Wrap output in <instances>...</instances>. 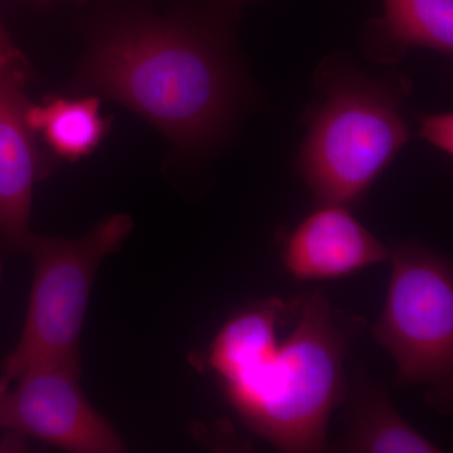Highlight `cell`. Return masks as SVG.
Returning a JSON list of instances; mask_svg holds the SVG:
<instances>
[{
    "mask_svg": "<svg viewBox=\"0 0 453 453\" xmlns=\"http://www.w3.org/2000/svg\"><path fill=\"white\" fill-rule=\"evenodd\" d=\"M383 14L366 23L362 49L375 65L399 64L410 49L453 53V0H383Z\"/></svg>",
    "mask_w": 453,
    "mask_h": 453,
    "instance_id": "obj_9",
    "label": "cell"
},
{
    "mask_svg": "<svg viewBox=\"0 0 453 453\" xmlns=\"http://www.w3.org/2000/svg\"><path fill=\"white\" fill-rule=\"evenodd\" d=\"M349 395L347 428L332 451L349 453H437L434 442L405 421L390 402L387 389L366 377L353 380Z\"/></svg>",
    "mask_w": 453,
    "mask_h": 453,
    "instance_id": "obj_10",
    "label": "cell"
},
{
    "mask_svg": "<svg viewBox=\"0 0 453 453\" xmlns=\"http://www.w3.org/2000/svg\"><path fill=\"white\" fill-rule=\"evenodd\" d=\"M388 292L372 335L395 360V383L425 386L443 414L453 402V268L446 256L417 242L390 250Z\"/></svg>",
    "mask_w": 453,
    "mask_h": 453,
    "instance_id": "obj_5",
    "label": "cell"
},
{
    "mask_svg": "<svg viewBox=\"0 0 453 453\" xmlns=\"http://www.w3.org/2000/svg\"><path fill=\"white\" fill-rule=\"evenodd\" d=\"M389 257L388 247L342 205L319 204L281 241L283 267L299 281L342 279Z\"/></svg>",
    "mask_w": 453,
    "mask_h": 453,
    "instance_id": "obj_7",
    "label": "cell"
},
{
    "mask_svg": "<svg viewBox=\"0 0 453 453\" xmlns=\"http://www.w3.org/2000/svg\"><path fill=\"white\" fill-rule=\"evenodd\" d=\"M22 85L14 74L0 71V237L20 252L31 234L33 189L42 165Z\"/></svg>",
    "mask_w": 453,
    "mask_h": 453,
    "instance_id": "obj_8",
    "label": "cell"
},
{
    "mask_svg": "<svg viewBox=\"0 0 453 453\" xmlns=\"http://www.w3.org/2000/svg\"><path fill=\"white\" fill-rule=\"evenodd\" d=\"M27 122L42 134L53 153L68 160L91 154L107 133L97 97L50 98L43 105L27 107Z\"/></svg>",
    "mask_w": 453,
    "mask_h": 453,
    "instance_id": "obj_11",
    "label": "cell"
},
{
    "mask_svg": "<svg viewBox=\"0 0 453 453\" xmlns=\"http://www.w3.org/2000/svg\"><path fill=\"white\" fill-rule=\"evenodd\" d=\"M133 226L129 216L115 214L79 238L29 234L23 252L32 259V290L19 342L3 363L9 380L42 365L80 371V340L98 267Z\"/></svg>",
    "mask_w": 453,
    "mask_h": 453,
    "instance_id": "obj_4",
    "label": "cell"
},
{
    "mask_svg": "<svg viewBox=\"0 0 453 453\" xmlns=\"http://www.w3.org/2000/svg\"><path fill=\"white\" fill-rule=\"evenodd\" d=\"M419 138L446 155H453V113H429L423 116L418 127Z\"/></svg>",
    "mask_w": 453,
    "mask_h": 453,
    "instance_id": "obj_12",
    "label": "cell"
},
{
    "mask_svg": "<svg viewBox=\"0 0 453 453\" xmlns=\"http://www.w3.org/2000/svg\"><path fill=\"white\" fill-rule=\"evenodd\" d=\"M80 371L64 365L32 366L17 378L0 410V427L79 453L124 451L121 437L89 404Z\"/></svg>",
    "mask_w": 453,
    "mask_h": 453,
    "instance_id": "obj_6",
    "label": "cell"
},
{
    "mask_svg": "<svg viewBox=\"0 0 453 453\" xmlns=\"http://www.w3.org/2000/svg\"><path fill=\"white\" fill-rule=\"evenodd\" d=\"M315 88L297 172L318 205L353 210L410 140L403 105L412 82L395 71L374 76L333 56L319 65Z\"/></svg>",
    "mask_w": 453,
    "mask_h": 453,
    "instance_id": "obj_3",
    "label": "cell"
},
{
    "mask_svg": "<svg viewBox=\"0 0 453 453\" xmlns=\"http://www.w3.org/2000/svg\"><path fill=\"white\" fill-rule=\"evenodd\" d=\"M232 8L235 9V11L240 12V9L243 7V5L249 4V3L256 2V0H226Z\"/></svg>",
    "mask_w": 453,
    "mask_h": 453,
    "instance_id": "obj_15",
    "label": "cell"
},
{
    "mask_svg": "<svg viewBox=\"0 0 453 453\" xmlns=\"http://www.w3.org/2000/svg\"><path fill=\"white\" fill-rule=\"evenodd\" d=\"M296 324L219 377L226 401L253 434L282 452L327 451V425L345 401L344 365L363 333L360 316L333 308L323 291L301 296Z\"/></svg>",
    "mask_w": 453,
    "mask_h": 453,
    "instance_id": "obj_2",
    "label": "cell"
},
{
    "mask_svg": "<svg viewBox=\"0 0 453 453\" xmlns=\"http://www.w3.org/2000/svg\"><path fill=\"white\" fill-rule=\"evenodd\" d=\"M12 380H9L7 375H0V410H2L3 402H4L5 395H7Z\"/></svg>",
    "mask_w": 453,
    "mask_h": 453,
    "instance_id": "obj_14",
    "label": "cell"
},
{
    "mask_svg": "<svg viewBox=\"0 0 453 453\" xmlns=\"http://www.w3.org/2000/svg\"><path fill=\"white\" fill-rule=\"evenodd\" d=\"M26 67L25 59L9 40L7 32L0 23V71L14 74L18 79L25 81Z\"/></svg>",
    "mask_w": 453,
    "mask_h": 453,
    "instance_id": "obj_13",
    "label": "cell"
},
{
    "mask_svg": "<svg viewBox=\"0 0 453 453\" xmlns=\"http://www.w3.org/2000/svg\"><path fill=\"white\" fill-rule=\"evenodd\" d=\"M229 33L193 12L127 14L92 37L74 83L129 107L180 148H210L234 127L249 89Z\"/></svg>",
    "mask_w": 453,
    "mask_h": 453,
    "instance_id": "obj_1",
    "label": "cell"
}]
</instances>
